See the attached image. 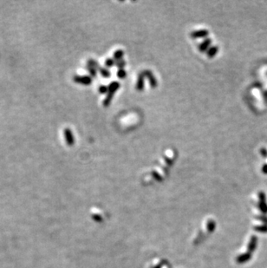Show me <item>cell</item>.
<instances>
[{
	"instance_id": "obj_16",
	"label": "cell",
	"mask_w": 267,
	"mask_h": 268,
	"mask_svg": "<svg viewBox=\"0 0 267 268\" xmlns=\"http://www.w3.org/2000/svg\"><path fill=\"white\" fill-rule=\"evenodd\" d=\"M108 87H107V86H101L99 87V93L101 94H105V93H108Z\"/></svg>"
},
{
	"instance_id": "obj_3",
	"label": "cell",
	"mask_w": 267,
	"mask_h": 268,
	"mask_svg": "<svg viewBox=\"0 0 267 268\" xmlns=\"http://www.w3.org/2000/svg\"><path fill=\"white\" fill-rule=\"evenodd\" d=\"M75 82L83 84V85H89L91 83V77L88 76H75L74 77Z\"/></svg>"
},
{
	"instance_id": "obj_21",
	"label": "cell",
	"mask_w": 267,
	"mask_h": 268,
	"mask_svg": "<svg viewBox=\"0 0 267 268\" xmlns=\"http://www.w3.org/2000/svg\"><path fill=\"white\" fill-rule=\"evenodd\" d=\"M263 172H264L265 174H267V164L264 165V167H263Z\"/></svg>"
},
{
	"instance_id": "obj_2",
	"label": "cell",
	"mask_w": 267,
	"mask_h": 268,
	"mask_svg": "<svg viewBox=\"0 0 267 268\" xmlns=\"http://www.w3.org/2000/svg\"><path fill=\"white\" fill-rule=\"evenodd\" d=\"M143 75L145 76V77H147L149 81V83H150V86L152 88H155L157 87V80L155 78V76H154V74L150 71V70H144L143 72Z\"/></svg>"
},
{
	"instance_id": "obj_7",
	"label": "cell",
	"mask_w": 267,
	"mask_h": 268,
	"mask_svg": "<svg viewBox=\"0 0 267 268\" xmlns=\"http://www.w3.org/2000/svg\"><path fill=\"white\" fill-rule=\"evenodd\" d=\"M144 78H145V76L143 75V73L139 75V77H138V80H137V83H136V89L139 91H141L143 90V88H144Z\"/></svg>"
},
{
	"instance_id": "obj_19",
	"label": "cell",
	"mask_w": 267,
	"mask_h": 268,
	"mask_svg": "<svg viewBox=\"0 0 267 268\" xmlns=\"http://www.w3.org/2000/svg\"><path fill=\"white\" fill-rule=\"evenodd\" d=\"M259 219L260 220H262L264 223H266L267 224V217H266V216H263V217H259Z\"/></svg>"
},
{
	"instance_id": "obj_17",
	"label": "cell",
	"mask_w": 267,
	"mask_h": 268,
	"mask_svg": "<svg viewBox=\"0 0 267 268\" xmlns=\"http://www.w3.org/2000/svg\"><path fill=\"white\" fill-rule=\"evenodd\" d=\"M256 230L262 232V233H266L267 232V226H259L256 227Z\"/></svg>"
},
{
	"instance_id": "obj_18",
	"label": "cell",
	"mask_w": 267,
	"mask_h": 268,
	"mask_svg": "<svg viewBox=\"0 0 267 268\" xmlns=\"http://www.w3.org/2000/svg\"><path fill=\"white\" fill-rule=\"evenodd\" d=\"M89 73H90V75H91V76L95 77V76H96V69L95 68L89 67Z\"/></svg>"
},
{
	"instance_id": "obj_6",
	"label": "cell",
	"mask_w": 267,
	"mask_h": 268,
	"mask_svg": "<svg viewBox=\"0 0 267 268\" xmlns=\"http://www.w3.org/2000/svg\"><path fill=\"white\" fill-rule=\"evenodd\" d=\"M212 43V39L210 38H206L204 40V42H202V43L200 45V52H205L206 50H209V47Z\"/></svg>"
},
{
	"instance_id": "obj_20",
	"label": "cell",
	"mask_w": 267,
	"mask_h": 268,
	"mask_svg": "<svg viewBox=\"0 0 267 268\" xmlns=\"http://www.w3.org/2000/svg\"><path fill=\"white\" fill-rule=\"evenodd\" d=\"M261 155H263V156H266L267 155V151L266 149H261Z\"/></svg>"
},
{
	"instance_id": "obj_9",
	"label": "cell",
	"mask_w": 267,
	"mask_h": 268,
	"mask_svg": "<svg viewBox=\"0 0 267 268\" xmlns=\"http://www.w3.org/2000/svg\"><path fill=\"white\" fill-rule=\"evenodd\" d=\"M219 51V47L218 46H211V48H209V50H207V56L209 58H212L217 52Z\"/></svg>"
},
{
	"instance_id": "obj_12",
	"label": "cell",
	"mask_w": 267,
	"mask_h": 268,
	"mask_svg": "<svg viewBox=\"0 0 267 268\" xmlns=\"http://www.w3.org/2000/svg\"><path fill=\"white\" fill-rule=\"evenodd\" d=\"M113 65H115V61L112 58H108L106 61H105V66L107 68L112 67Z\"/></svg>"
},
{
	"instance_id": "obj_11",
	"label": "cell",
	"mask_w": 267,
	"mask_h": 268,
	"mask_svg": "<svg viewBox=\"0 0 267 268\" xmlns=\"http://www.w3.org/2000/svg\"><path fill=\"white\" fill-rule=\"evenodd\" d=\"M98 69H99V71H100V73L101 74V76H102L104 78H108V77H110V72H109V70L107 69L106 68L100 67Z\"/></svg>"
},
{
	"instance_id": "obj_4",
	"label": "cell",
	"mask_w": 267,
	"mask_h": 268,
	"mask_svg": "<svg viewBox=\"0 0 267 268\" xmlns=\"http://www.w3.org/2000/svg\"><path fill=\"white\" fill-rule=\"evenodd\" d=\"M208 35H209V32L207 30H199V31H193L190 34L191 37L193 38H203V37H206Z\"/></svg>"
},
{
	"instance_id": "obj_10",
	"label": "cell",
	"mask_w": 267,
	"mask_h": 268,
	"mask_svg": "<svg viewBox=\"0 0 267 268\" xmlns=\"http://www.w3.org/2000/svg\"><path fill=\"white\" fill-rule=\"evenodd\" d=\"M124 55V51L122 50H116L115 53H114V56H113V59L115 61H119V60H122V57Z\"/></svg>"
},
{
	"instance_id": "obj_13",
	"label": "cell",
	"mask_w": 267,
	"mask_h": 268,
	"mask_svg": "<svg viewBox=\"0 0 267 268\" xmlns=\"http://www.w3.org/2000/svg\"><path fill=\"white\" fill-rule=\"evenodd\" d=\"M126 76H127V72H126L123 69L118 70V72H117V76H118L120 79H124V78L126 77Z\"/></svg>"
},
{
	"instance_id": "obj_15",
	"label": "cell",
	"mask_w": 267,
	"mask_h": 268,
	"mask_svg": "<svg viewBox=\"0 0 267 268\" xmlns=\"http://www.w3.org/2000/svg\"><path fill=\"white\" fill-rule=\"evenodd\" d=\"M256 243H257V239H256L255 237H253V238L252 239V241H251L250 246H249L250 251H253V250L255 249V247H256Z\"/></svg>"
},
{
	"instance_id": "obj_8",
	"label": "cell",
	"mask_w": 267,
	"mask_h": 268,
	"mask_svg": "<svg viewBox=\"0 0 267 268\" xmlns=\"http://www.w3.org/2000/svg\"><path fill=\"white\" fill-rule=\"evenodd\" d=\"M64 134H65V137H66L67 143L68 145H72L74 143V136H73L72 132L69 129H66L64 131Z\"/></svg>"
},
{
	"instance_id": "obj_1",
	"label": "cell",
	"mask_w": 267,
	"mask_h": 268,
	"mask_svg": "<svg viewBox=\"0 0 267 268\" xmlns=\"http://www.w3.org/2000/svg\"><path fill=\"white\" fill-rule=\"evenodd\" d=\"M119 88H120V83L118 82H112V83H110V84L108 85V91L107 97H106L105 100L103 101L104 107H108L110 104L115 93L116 92V90Z\"/></svg>"
},
{
	"instance_id": "obj_14",
	"label": "cell",
	"mask_w": 267,
	"mask_h": 268,
	"mask_svg": "<svg viewBox=\"0 0 267 268\" xmlns=\"http://www.w3.org/2000/svg\"><path fill=\"white\" fill-rule=\"evenodd\" d=\"M125 65H126V62L123 59L119 60V61H115V66H117V68H119V69H123V67Z\"/></svg>"
},
{
	"instance_id": "obj_5",
	"label": "cell",
	"mask_w": 267,
	"mask_h": 268,
	"mask_svg": "<svg viewBox=\"0 0 267 268\" xmlns=\"http://www.w3.org/2000/svg\"><path fill=\"white\" fill-rule=\"evenodd\" d=\"M259 199H260V203H259V208L260 210L266 213H267V203L266 201V195L264 193H260L259 194Z\"/></svg>"
}]
</instances>
